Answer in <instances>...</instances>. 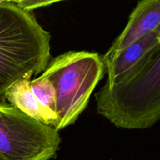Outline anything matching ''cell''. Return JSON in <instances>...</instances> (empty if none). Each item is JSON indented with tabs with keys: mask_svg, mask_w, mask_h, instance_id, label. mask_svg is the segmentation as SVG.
Here are the masks:
<instances>
[{
	"mask_svg": "<svg viewBox=\"0 0 160 160\" xmlns=\"http://www.w3.org/2000/svg\"><path fill=\"white\" fill-rule=\"evenodd\" d=\"M31 80H22L8 88L5 99L9 104L34 120L54 128L57 120L56 113L39 104L31 92Z\"/></svg>",
	"mask_w": 160,
	"mask_h": 160,
	"instance_id": "7",
	"label": "cell"
},
{
	"mask_svg": "<svg viewBox=\"0 0 160 160\" xmlns=\"http://www.w3.org/2000/svg\"><path fill=\"white\" fill-rule=\"evenodd\" d=\"M13 2L18 7L27 12H31L34 9L54 4L56 1H44V0H13Z\"/></svg>",
	"mask_w": 160,
	"mask_h": 160,
	"instance_id": "9",
	"label": "cell"
},
{
	"mask_svg": "<svg viewBox=\"0 0 160 160\" xmlns=\"http://www.w3.org/2000/svg\"><path fill=\"white\" fill-rule=\"evenodd\" d=\"M50 34L13 0H0V100L11 85L44 72L50 61Z\"/></svg>",
	"mask_w": 160,
	"mask_h": 160,
	"instance_id": "2",
	"label": "cell"
},
{
	"mask_svg": "<svg viewBox=\"0 0 160 160\" xmlns=\"http://www.w3.org/2000/svg\"><path fill=\"white\" fill-rule=\"evenodd\" d=\"M105 72L102 56L96 52L70 51L49 61L42 76L54 88L56 131L75 123Z\"/></svg>",
	"mask_w": 160,
	"mask_h": 160,
	"instance_id": "3",
	"label": "cell"
},
{
	"mask_svg": "<svg viewBox=\"0 0 160 160\" xmlns=\"http://www.w3.org/2000/svg\"><path fill=\"white\" fill-rule=\"evenodd\" d=\"M97 110L117 128L146 129L160 117V45L95 95Z\"/></svg>",
	"mask_w": 160,
	"mask_h": 160,
	"instance_id": "1",
	"label": "cell"
},
{
	"mask_svg": "<svg viewBox=\"0 0 160 160\" xmlns=\"http://www.w3.org/2000/svg\"><path fill=\"white\" fill-rule=\"evenodd\" d=\"M31 92L41 106L55 112L56 94L52 83L41 75L30 82Z\"/></svg>",
	"mask_w": 160,
	"mask_h": 160,
	"instance_id": "8",
	"label": "cell"
},
{
	"mask_svg": "<svg viewBox=\"0 0 160 160\" xmlns=\"http://www.w3.org/2000/svg\"><path fill=\"white\" fill-rule=\"evenodd\" d=\"M158 45H160V31H152L116 53L110 59L103 60L105 71L108 73L106 82H111L117 77L139 63Z\"/></svg>",
	"mask_w": 160,
	"mask_h": 160,
	"instance_id": "6",
	"label": "cell"
},
{
	"mask_svg": "<svg viewBox=\"0 0 160 160\" xmlns=\"http://www.w3.org/2000/svg\"><path fill=\"white\" fill-rule=\"evenodd\" d=\"M160 1L143 0L138 2L131 12L129 20L121 34L108 50L103 60H106L119 52L140 39L145 34L160 31Z\"/></svg>",
	"mask_w": 160,
	"mask_h": 160,
	"instance_id": "5",
	"label": "cell"
},
{
	"mask_svg": "<svg viewBox=\"0 0 160 160\" xmlns=\"http://www.w3.org/2000/svg\"><path fill=\"white\" fill-rule=\"evenodd\" d=\"M60 142L52 127L0 101V160H50Z\"/></svg>",
	"mask_w": 160,
	"mask_h": 160,
	"instance_id": "4",
	"label": "cell"
}]
</instances>
